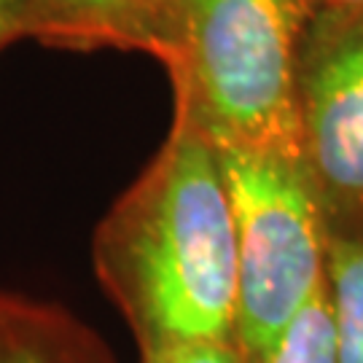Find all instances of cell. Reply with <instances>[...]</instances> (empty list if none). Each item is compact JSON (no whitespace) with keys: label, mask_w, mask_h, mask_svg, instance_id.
Wrapping results in <instances>:
<instances>
[{"label":"cell","mask_w":363,"mask_h":363,"mask_svg":"<svg viewBox=\"0 0 363 363\" xmlns=\"http://www.w3.org/2000/svg\"><path fill=\"white\" fill-rule=\"evenodd\" d=\"M91 264L140 352L237 342V232L218 148L181 116L91 240Z\"/></svg>","instance_id":"cell-1"},{"label":"cell","mask_w":363,"mask_h":363,"mask_svg":"<svg viewBox=\"0 0 363 363\" xmlns=\"http://www.w3.org/2000/svg\"><path fill=\"white\" fill-rule=\"evenodd\" d=\"M312 0H178L159 62L175 116L216 148L298 156L296 65Z\"/></svg>","instance_id":"cell-2"},{"label":"cell","mask_w":363,"mask_h":363,"mask_svg":"<svg viewBox=\"0 0 363 363\" xmlns=\"http://www.w3.org/2000/svg\"><path fill=\"white\" fill-rule=\"evenodd\" d=\"M237 232V345L264 363L328 280V232L298 156L218 148Z\"/></svg>","instance_id":"cell-3"},{"label":"cell","mask_w":363,"mask_h":363,"mask_svg":"<svg viewBox=\"0 0 363 363\" xmlns=\"http://www.w3.org/2000/svg\"><path fill=\"white\" fill-rule=\"evenodd\" d=\"M296 135L328 242L363 240V11H312L296 65Z\"/></svg>","instance_id":"cell-4"},{"label":"cell","mask_w":363,"mask_h":363,"mask_svg":"<svg viewBox=\"0 0 363 363\" xmlns=\"http://www.w3.org/2000/svg\"><path fill=\"white\" fill-rule=\"evenodd\" d=\"M178 0H27L25 40L65 52L162 57Z\"/></svg>","instance_id":"cell-5"},{"label":"cell","mask_w":363,"mask_h":363,"mask_svg":"<svg viewBox=\"0 0 363 363\" xmlns=\"http://www.w3.org/2000/svg\"><path fill=\"white\" fill-rule=\"evenodd\" d=\"M0 363H118V358L70 310L0 288Z\"/></svg>","instance_id":"cell-6"},{"label":"cell","mask_w":363,"mask_h":363,"mask_svg":"<svg viewBox=\"0 0 363 363\" xmlns=\"http://www.w3.org/2000/svg\"><path fill=\"white\" fill-rule=\"evenodd\" d=\"M328 294L337 325V363H363V240L328 242Z\"/></svg>","instance_id":"cell-7"},{"label":"cell","mask_w":363,"mask_h":363,"mask_svg":"<svg viewBox=\"0 0 363 363\" xmlns=\"http://www.w3.org/2000/svg\"><path fill=\"white\" fill-rule=\"evenodd\" d=\"M264 363H337V325L328 280L288 323Z\"/></svg>","instance_id":"cell-8"},{"label":"cell","mask_w":363,"mask_h":363,"mask_svg":"<svg viewBox=\"0 0 363 363\" xmlns=\"http://www.w3.org/2000/svg\"><path fill=\"white\" fill-rule=\"evenodd\" d=\"M140 363H247L237 342H181L140 352Z\"/></svg>","instance_id":"cell-9"},{"label":"cell","mask_w":363,"mask_h":363,"mask_svg":"<svg viewBox=\"0 0 363 363\" xmlns=\"http://www.w3.org/2000/svg\"><path fill=\"white\" fill-rule=\"evenodd\" d=\"M27 0H0V49L25 40Z\"/></svg>","instance_id":"cell-10"},{"label":"cell","mask_w":363,"mask_h":363,"mask_svg":"<svg viewBox=\"0 0 363 363\" xmlns=\"http://www.w3.org/2000/svg\"><path fill=\"white\" fill-rule=\"evenodd\" d=\"M315 9H337V11H363V0H312Z\"/></svg>","instance_id":"cell-11"}]
</instances>
